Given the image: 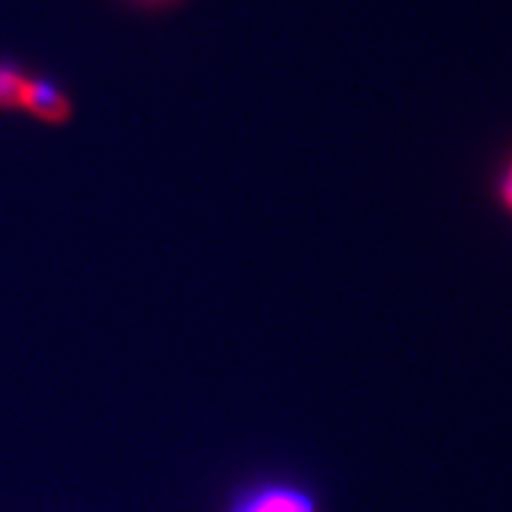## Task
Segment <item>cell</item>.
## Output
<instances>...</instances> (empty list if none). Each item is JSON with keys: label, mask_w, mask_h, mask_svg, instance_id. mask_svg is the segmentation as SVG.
I'll list each match as a JSON object with an SVG mask.
<instances>
[{"label": "cell", "mask_w": 512, "mask_h": 512, "mask_svg": "<svg viewBox=\"0 0 512 512\" xmlns=\"http://www.w3.org/2000/svg\"><path fill=\"white\" fill-rule=\"evenodd\" d=\"M46 126H64L74 119V100L55 79L29 74L22 93V110Z\"/></svg>", "instance_id": "1"}, {"label": "cell", "mask_w": 512, "mask_h": 512, "mask_svg": "<svg viewBox=\"0 0 512 512\" xmlns=\"http://www.w3.org/2000/svg\"><path fill=\"white\" fill-rule=\"evenodd\" d=\"M235 512H316L309 496L302 491L285 489V486H273V489L256 491L242 501Z\"/></svg>", "instance_id": "2"}, {"label": "cell", "mask_w": 512, "mask_h": 512, "mask_svg": "<svg viewBox=\"0 0 512 512\" xmlns=\"http://www.w3.org/2000/svg\"><path fill=\"white\" fill-rule=\"evenodd\" d=\"M29 72L22 64L3 57L0 60V114L22 110V93Z\"/></svg>", "instance_id": "3"}, {"label": "cell", "mask_w": 512, "mask_h": 512, "mask_svg": "<svg viewBox=\"0 0 512 512\" xmlns=\"http://www.w3.org/2000/svg\"><path fill=\"white\" fill-rule=\"evenodd\" d=\"M496 200H498V204H501V209L505 211V214L512 216V155L508 159V164L503 166V174L498 176Z\"/></svg>", "instance_id": "4"}, {"label": "cell", "mask_w": 512, "mask_h": 512, "mask_svg": "<svg viewBox=\"0 0 512 512\" xmlns=\"http://www.w3.org/2000/svg\"><path fill=\"white\" fill-rule=\"evenodd\" d=\"M128 3L138 5V8H145V10H162V8H171V5L181 3V0H128Z\"/></svg>", "instance_id": "5"}]
</instances>
